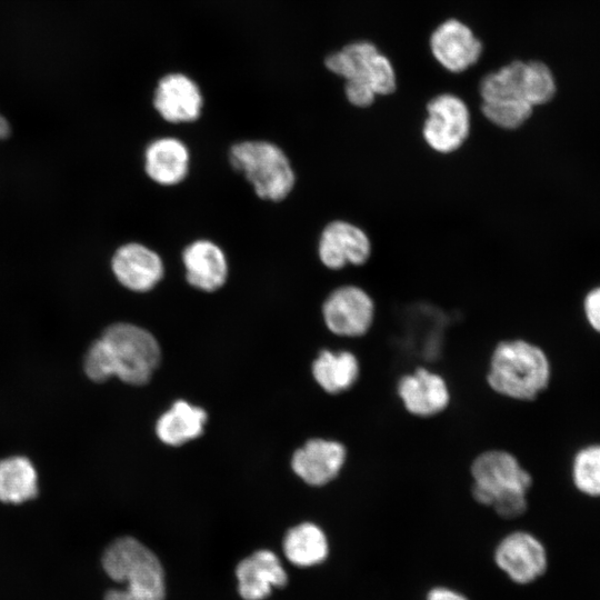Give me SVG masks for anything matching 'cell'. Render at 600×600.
I'll return each mask as SVG.
<instances>
[{
  "label": "cell",
  "instance_id": "cell-1",
  "mask_svg": "<svg viewBox=\"0 0 600 600\" xmlns=\"http://www.w3.org/2000/svg\"><path fill=\"white\" fill-rule=\"evenodd\" d=\"M471 496L503 519H514L528 509L533 479L518 458L507 450L491 449L471 462Z\"/></svg>",
  "mask_w": 600,
  "mask_h": 600
},
{
  "label": "cell",
  "instance_id": "cell-2",
  "mask_svg": "<svg viewBox=\"0 0 600 600\" xmlns=\"http://www.w3.org/2000/svg\"><path fill=\"white\" fill-rule=\"evenodd\" d=\"M551 377L552 367L546 351L524 339L498 342L486 376L491 390L519 401L537 399L548 389Z\"/></svg>",
  "mask_w": 600,
  "mask_h": 600
},
{
  "label": "cell",
  "instance_id": "cell-3",
  "mask_svg": "<svg viewBox=\"0 0 600 600\" xmlns=\"http://www.w3.org/2000/svg\"><path fill=\"white\" fill-rule=\"evenodd\" d=\"M102 567L124 589L106 593L104 600H164V572L157 556L131 537L114 540L104 551Z\"/></svg>",
  "mask_w": 600,
  "mask_h": 600
},
{
  "label": "cell",
  "instance_id": "cell-4",
  "mask_svg": "<svg viewBox=\"0 0 600 600\" xmlns=\"http://www.w3.org/2000/svg\"><path fill=\"white\" fill-rule=\"evenodd\" d=\"M229 160L263 200L281 201L293 189L296 177L290 161L286 153L271 142H238L231 147Z\"/></svg>",
  "mask_w": 600,
  "mask_h": 600
},
{
  "label": "cell",
  "instance_id": "cell-5",
  "mask_svg": "<svg viewBox=\"0 0 600 600\" xmlns=\"http://www.w3.org/2000/svg\"><path fill=\"white\" fill-rule=\"evenodd\" d=\"M111 374L130 384L149 381L160 360V347L143 328L127 322L109 326L99 338Z\"/></svg>",
  "mask_w": 600,
  "mask_h": 600
},
{
  "label": "cell",
  "instance_id": "cell-6",
  "mask_svg": "<svg viewBox=\"0 0 600 600\" xmlns=\"http://www.w3.org/2000/svg\"><path fill=\"white\" fill-rule=\"evenodd\" d=\"M421 136L432 151L450 154L460 150L471 133V113L462 98L443 92L426 106Z\"/></svg>",
  "mask_w": 600,
  "mask_h": 600
},
{
  "label": "cell",
  "instance_id": "cell-7",
  "mask_svg": "<svg viewBox=\"0 0 600 600\" xmlns=\"http://www.w3.org/2000/svg\"><path fill=\"white\" fill-rule=\"evenodd\" d=\"M324 64L344 81L364 80L377 97L389 96L397 89V76L391 61L370 41L359 40L346 44L341 50L329 54Z\"/></svg>",
  "mask_w": 600,
  "mask_h": 600
},
{
  "label": "cell",
  "instance_id": "cell-8",
  "mask_svg": "<svg viewBox=\"0 0 600 600\" xmlns=\"http://www.w3.org/2000/svg\"><path fill=\"white\" fill-rule=\"evenodd\" d=\"M376 304L367 290L357 284H343L333 289L322 304V318L334 334L359 338L371 329Z\"/></svg>",
  "mask_w": 600,
  "mask_h": 600
},
{
  "label": "cell",
  "instance_id": "cell-9",
  "mask_svg": "<svg viewBox=\"0 0 600 600\" xmlns=\"http://www.w3.org/2000/svg\"><path fill=\"white\" fill-rule=\"evenodd\" d=\"M493 561L517 584L534 582L548 568V554L543 543L524 530L506 534L494 548Z\"/></svg>",
  "mask_w": 600,
  "mask_h": 600
},
{
  "label": "cell",
  "instance_id": "cell-10",
  "mask_svg": "<svg viewBox=\"0 0 600 600\" xmlns=\"http://www.w3.org/2000/svg\"><path fill=\"white\" fill-rule=\"evenodd\" d=\"M372 254L369 234L358 224L337 219L322 229L318 241V256L321 263L330 270L347 266L366 264Z\"/></svg>",
  "mask_w": 600,
  "mask_h": 600
},
{
  "label": "cell",
  "instance_id": "cell-11",
  "mask_svg": "<svg viewBox=\"0 0 600 600\" xmlns=\"http://www.w3.org/2000/svg\"><path fill=\"white\" fill-rule=\"evenodd\" d=\"M429 46L437 62L453 73L468 70L482 53V42L471 28L453 18L441 22L432 31Z\"/></svg>",
  "mask_w": 600,
  "mask_h": 600
},
{
  "label": "cell",
  "instance_id": "cell-12",
  "mask_svg": "<svg viewBox=\"0 0 600 600\" xmlns=\"http://www.w3.org/2000/svg\"><path fill=\"white\" fill-rule=\"evenodd\" d=\"M397 393L412 416L429 418L444 411L451 400L444 378L427 368H417L397 382Z\"/></svg>",
  "mask_w": 600,
  "mask_h": 600
},
{
  "label": "cell",
  "instance_id": "cell-13",
  "mask_svg": "<svg viewBox=\"0 0 600 600\" xmlns=\"http://www.w3.org/2000/svg\"><path fill=\"white\" fill-rule=\"evenodd\" d=\"M347 460L346 447L334 440L313 438L292 457L293 471L310 486H324L336 479Z\"/></svg>",
  "mask_w": 600,
  "mask_h": 600
},
{
  "label": "cell",
  "instance_id": "cell-14",
  "mask_svg": "<svg viewBox=\"0 0 600 600\" xmlns=\"http://www.w3.org/2000/svg\"><path fill=\"white\" fill-rule=\"evenodd\" d=\"M111 268L123 287L137 292L151 290L159 283L164 272L160 256L137 242L118 248L112 257Z\"/></svg>",
  "mask_w": 600,
  "mask_h": 600
},
{
  "label": "cell",
  "instance_id": "cell-15",
  "mask_svg": "<svg viewBox=\"0 0 600 600\" xmlns=\"http://www.w3.org/2000/svg\"><path fill=\"white\" fill-rule=\"evenodd\" d=\"M238 591L243 600H263L272 588L286 587L288 574L270 550H259L241 560L236 568Z\"/></svg>",
  "mask_w": 600,
  "mask_h": 600
},
{
  "label": "cell",
  "instance_id": "cell-16",
  "mask_svg": "<svg viewBox=\"0 0 600 600\" xmlns=\"http://www.w3.org/2000/svg\"><path fill=\"white\" fill-rule=\"evenodd\" d=\"M153 104L168 122H191L200 116L202 97L192 80L183 74L174 73L159 81Z\"/></svg>",
  "mask_w": 600,
  "mask_h": 600
},
{
  "label": "cell",
  "instance_id": "cell-17",
  "mask_svg": "<svg viewBox=\"0 0 600 600\" xmlns=\"http://www.w3.org/2000/svg\"><path fill=\"white\" fill-rule=\"evenodd\" d=\"M186 279L194 288L212 292L228 277V263L220 247L210 240H196L182 252Z\"/></svg>",
  "mask_w": 600,
  "mask_h": 600
},
{
  "label": "cell",
  "instance_id": "cell-18",
  "mask_svg": "<svg viewBox=\"0 0 600 600\" xmlns=\"http://www.w3.org/2000/svg\"><path fill=\"white\" fill-rule=\"evenodd\" d=\"M144 170L148 177L162 186L181 182L189 170V151L176 138H160L149 143L144 152Z\"/></svg>",
  "mask_w": 600,
  "mask_h": 600
},
{
  "label": "cell",
  "instance_id": "cell-19",
  "mask_svg": "<svg viewBox=\"0 0 600 600\" xmlns=\"http://www.w3.org/2000/svg\"><path fill=\"white\" fill-rule=\"evenodd\" d=\"M312 374L326 392L338 394L358 381L360 363L350 351L322 350L312 363Z\"/></svg>",
  "mask_w": 600,
  "mask_h": 600
},
{
  "label": "cell",
  "instance_id": "cell-20",
  "mask_svg": "<svg viewBox=\"0 0 600 600\" xmlns=\"http://www.w3.org/2000/svg\"><path fill=\"white\" fill-rule=\"evenodd\" d=\"M283 550L292 564L309 568L326 561L329 556V542L319 526L303 522L287 532Z\"/></svg>",
  "mask_w": 600,
  "mask_h": 600
},
{
  "label": "cell",
  "instance_id": "cell-21",
  "mask_svg": "<svg viewBox=\"0 0 600 600\" xmlns=\"http://www.w3.org/2000/svg\"><path fill=\"white\" fill-rule=\"evenodd\" d=\"M206 420L207 413L203 409L179 400L158 419L157 436L167 444L180 446L199 437Z\"/></svg>",
  "mask_w": 600,
  "mask_h": 600
},
{
  "label": "cell",
  "instance_id": "cell-22",
  "mask_svg": "<svg viewBox=\"0 0 600 600\" xmlns=\"http://www.w3.org/2000/svg\"><path fill=\"white\" fill-rule=\"evenodd\" d=\"M37 493V471L28 458L13 456L0 460V501L21 503Z\"/></svg>",
  "mask_w": 600,
  "mask_h": 600
},
{
  "label": "cell",
  "instance_id": "cell-23",
  "mask_svg": "<svg viewBox=\"0 0 600 600\" xmlns=\"http://www.w3.org/2000/svg\"><path fill=\"white\" fill-rule=\"evenodd\" d=\"M524 64L526 61L514 60L487 73L479 83L481 100L521 99L526 101L523 97Z\"/></svg>",
  "mask_w": 600,
  "mask_h": 600
},
{
  "label": "cell",
  "instance_id": "cell-24",
  "mask_svg": "<svg viewBox=\"0 0 600 600\" xmlns=\"http://www.w3.org/2000/svg\"><path fill=\"white\" fill-rule=\"evenodd\" d=\"M571 480L583 496L600 498V443H590L576 451L571 462Z\"/></svg>",
  "mask_w": 600,
  "mask_h": 600
},
{
  "label": "cell",
  "instance_id": "cell-25",
  "mask_svg": "<svg viewBox=\"0 0 600 600\" xmlns=\"http://www.w3.org/2000/svg\"><path fill=\"white\" fill-rule=\"evenodd\" d=\"M481 113L488 122L502 130H517L532 116L533 107L521 99L481 101Z\"/></svg>",
  "mask_w": 600,
  "mask_h": 600
},
{
  "label": "cell",
  "instance_id": "cell-26",
  "mask_svg": "<svg viewBox=\"0 0 600 600\" xmlns=\"http://www.w3.org/2000/svg\"><path fill=\"white\" fill-rule=\"evenodd\" d=\"M557 92V82L551 69L542 61H526L523 97L533 108L550 102Z\"/></svg>",
  "mask_w": 600,
  "mask_h": 600
},
{
  "label": "cell",
  "instance_id": "cell-27",
  "mask_svg": "<svg viewBox=\"0 0 600 600\" xmlns=\"http://www.w3.org/2000/svg\"><path fill=\"white\" fill-rule=\"evenodd\" d=\"M344 94L348 102L357 108H368L373 104L377 98L371 86L361 79L346 80Z\"/></svg>",
  "mask_w": 600,
  "mask_h": 600
},
{
  "label": "cell",
  "instance_id": "cell-28",
  "mask_svg": "<svg viewBox=\"0 0 600 600\" xmlns=\"http://www.w3.org/2000/svg\"><path fill=\"white\" fill-rule=\"evenodd\" d=\"M583 313L590 328L600 334V286L594 287L586 294Z\"/></svg>",
  "mask_w": 600,
  "mask_h": 600
},
{
  "label": "cell",
  "instance_id": "cell-29",
  "mask_svg": "<svg viewBox=\"0 0 600 600\" xmlns=\"http://www.w3.org/2000/svg\"><path fill=\"white\" fill-rule=\"evenodd\" d=\"M426 600H469V598L452 588L436 586L427 592Z\"/></svg>",
  "mask_w": 600,
  "mask_h": 600
},
{
  "label": "cell",
  "instance_id": "cell-30",
  "mask_svg": "<svg viewBox=\"0 0 600 600\" xmlns=\"http://www.w3.org/2000/svg\"><path fill=\"white\" fill-rule=\"evenodd\" d=\"M10 133V126L8 121L0 114V139H4Z\"/></svg>",
  "mask_w": 600,
  "mask_h": 600
}]
</instances>
